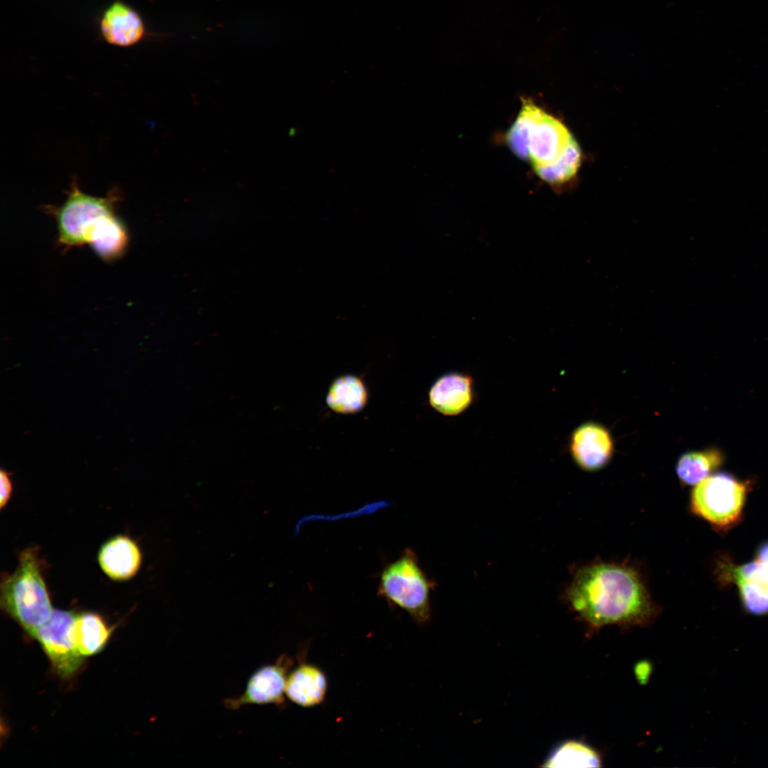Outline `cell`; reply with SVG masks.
Masks as SVG:
<instances>
[{
    "label": "cell",
    "mask_w": 768,
    "mask_h": 768,
    "mask_svg": "<svg viewBox=\"0 0 768 768\" xmlns=\"http://www.w3.org/2000/svg\"><path fill=\"white\" fill-rule=\"evenodd\" d=\"M570 606L588 624H644L655 607L639 575L619 564L598 562L575 574L567 590Z\"/></svg>",
    "instance_id": "1"
},
{
    "label": "cell",
    "mask_w": 768,
    "mask_h": 768,
    "mask_svg": "<svg viewBox=\"0 0 768 768\" xmlns=\"http://www.w3.org/2000/svg\"><path fill=\"white\" fill-rule=\"evenodd\" d=\"M505 137L513 154L549 183L569 181L580 168L581 151L570 132L529 99H522L521 109Z\"/></svg>",
    "instance_id": "2"
},
{
    "label": "cell",
    "mask_w": 768,
    "mask_h": 768,
    "mask_svg": "<svg viewBox=\"0 0 768 768\" xmlns=\"http://www.w3.org/2000/svg\"><path fill=\"white\" fill-rule=\"evenodd\" d=\"M14 572L3 576L1 607L31 636L50 617L53 609L43 580L37 548L23 550Z\"/></svg>",
    "instance_id": "3"
},
{
    "label": "cell",
    "mask_w": 768,
    "mask_h": 768,
    "mask_svg": "<svg viewBox=\"0 0 768 768\" xmlns=\"http://www.w3.org/2000/svg\"><path fill=\"white\" fill-rule=\"evenodd\" d=\"M432 586L420 567L415 553L406 549L383 568L378 594L389 604L407 612L417 624L425 625L430 620Z\"/></svg>",
    "instance_id": "4"
},
{
    "label": "cell",
    "mask_w": 768,
    "mask_h": 768,
    "mask_svg": "<svg viewBox=\"0 0 768 768\" xmlns=\"http://www.w3.org/2000/svg\"><path fill=\"white\" fill-rule=\"evenodd\" d=\"M119 199L115 189L97 197L83 192L73 181L61 206L46 207L56 222L58 244L64 250L86 244L92 227L104 215L115 212Z\"/></svg>",
    "instance_id": "5"
},
{
    "label": "cell",
    "mask_w": 768,
    "mask_h": 768,
    "mask_svg": "<svg viewBox=\"0 0 768 768\" xmlns=\"http://www.w3.org/2000/svg\"><path fill=\"white\" fill-rule=\"evenodd\" d=\"M747 484L727 473L710 475L694 487L690 508L718 528H727L741 518Z\"/></svg>",
    "instance_id": "6"
},
{
    "label": "cell",
    "mask_w": 768,
    "mask_h": 768,
    "mask_svg": "<svg viewBox=\"0 0 768 768\" xmlns=\"http://www.w3.org/2000/svg\"><path fill=\"white\" fill-rule=\"evenodd\" d=\"M76 614L53 609L50 618L31 636L39 642L55 672L64 678L78 671L84 661L75 641Z\"/></svg>",
    "instance_id": "7"
},
{
    "label": "cell",
    "mask_w": 768,
    "mask_h": 768,
    "mask_svg": "<svg viewBox=\"0 0 768 768\" xmlns=\"http://www.w3.org/2000/svg\"><path fill=\"white\" fill-rule=\"evenodd\" d=\"M292 665V658L282 654L274 663L260 666L249 678L245 691L224 700L223 705L237 710L247 705H283L288 671Z\"/></svg>",
    "instance_id": "8"
},
{
    "label": "cell",
    "mask_w": 768,
    "mask_h": 768,
    "mask_svg": "<svg viewBox=\"0 0 768 768\" xmlns=\"http://www.w3.org/2000/svg\"><path fill=\"white\" fill-rule=\"evenodd\" d=\"M98 26L102 39L119 47L135 46L148 34L141 14L122 0L114 1L103 10Z\"/></svg>",
    "instance_id": "9"
},
{
    "label": "cell",
    "mask_w": 768,
    "mask_h": 768,
    "mask_svg": "<svg viewBox=\"0 0 768 768\" xmlns=\"http://www.w3.org/2000/svg\"><path fill=\"white\" fill-rule=\"evenodd\" d=\"M570 454L577 464L587 471L604 466L614 452V442L609 430L596 422L577 427L570 439Z\"/></svg>",
    "instance_id": "10"
},
{
    "label": "cell",
    "mask_w": 768,
    "mask_h": 768,
    "mask_svg": "<svg viewBox=\"0 0 768 768\" xmlns=\"http://www.w3.org/2000/svg\"><path fill=\"white\" fill-rule=\"evenodd\" d=\"M474 398L472 377L461 372L441 375L432 385L428 393L432 407L447 416L461 414L471 405Z\"/></svg>",
    "instance_id": "11"
},
{
    "label": "cell",
    "mask_w": 768,
    "mask_h": 768,
    "mask_svg": "<svg viewBox=\"0 0 768 768\" xmlns=\"http://www.w3.org/2000/svg\"><path fill=\"white\" fill-rule=\"evenodd\" d=\"M720 568L738 587L744 609L753 615L768 614V581L762 565L755 560L742 565L725 562Z\"/></svg>",
    "instance_id": "12"
},
{
    "label": "cell",
    "mask_w": 768,
    "mask_h": 768,
    "mask_svg": "<svg viewBox=\"0 0 768 768\" xmlns=\"http://www.w3.org/2000/svg\"><path fill=\"white\" fill-rule=\"evenodd\" d=\"M142 553L137 544L126 535H118L101 546L97 560L103 572L117 581L127 580L139 571Z\"/></svg>",
    "instance_id": "13"
},
{
    "label": "cell",
    "mask_w": 768,
    "mask_h": 768,
    "mask_svg": "<svg viewBox=\"0 0 768 768\" xmlns=\"http://www.w3.org/2000/svg\"><path fill=\"white\" fill-rule=\"evenodd\" d=\"M327 688L326 676L318 666L300 661L287 676L285 695L299 706L311 708L323 703Z\"/></svg>",
    "instance_id": "14"
},
{
    "label": "cell",
    "mask_w": 768,
    "mask_h": 768,
    "mask_svg": "<svg viewBox=\"0 0 768 768\" xmlns=\"http://www.w3.org/2000/svg\"><path fill=\"white\" fill-rule=\"evenodd\" d=\"M129 242L127 226L114 212L104 215L95 223L86 244L102 260L112 262L124 255Z\"/></svg>",
    "instance_id": "15"
},
{
    "label": "cell",
    "mask_w": 768,
    "mask_h": 768,
    "mask_svg": "<svg viewBox=\"0 0 768 768\" xmlns=\"http://www.w3.org/2000/svg\"><path fill=\"white\" fill-rule=\"evenodd\" d=\"M113 629L94 612L77 614L74 633L80 654L85 658L101 652L107 644Z\"/></svg>",
    "instance_id": "16"
},
{
    "label": "cell",
    "mask_w": 768,
    "mask_h": 768,
    "mask_svg": "<svg viewBox=\"0 0 768 768\" xmlns=\"http://www.w3.org/2000/svg\"><path fill=\"white\" fill-rule=\"evenodd\" d=\"M326 403L334 411L354 413L362 410L368 400V392L363 380L353 375L336 378L326 395Z\"/></svg>",
    "instance_id": "17"
},
{
    "label": "cell",
    "mask_w": 768,
    "mask_h": 768,
    "mask_svg": "<svg viewBox=\"0 0 768 768\" xmlns=\"http://www.w3.org/2000/svg\"><path fill=\"white\" fill-rule=\"evenodd\" d=\"M724 462L722 452L716 448L683 454L678 459L676 472L685 485H696L719 468Z\"/></svg>",
    "instance_id": "18"
},
{
    "label": "cell",
    "mask_w": 768,
    "mask_h": 768,
    "mask_svg": "<svg viewBox=\"0 0 768 768\" xmlns=\"http://www.w3.org/2000/svg\"><path fill=\"white\" fill-rule=\"evenodd\" d=\"M598 754L580 742L568 741L556 747L548 756L543 766L547 767H600Z\"/></svg>",
    "instance_id": "19"
},
{
    "label": "cell",
    "mask_w": 768,
    "mask_h": 768,
    "mask_svg": "<svg viewBox=\"0 0 768 768\" xmlns=\"http://www.w3.org/2000/svg\"><path fill=\"white\" fill-rule=\"evenodd\" d=\"M0 508H3L9 502L13 489L10 473L3 469L0 471Z\"/></svg>",
    "instance_id": "20"
},
{
    "label": "cell",
    "mask_w": 768,
    "mask_h": 768,
    "mask_svg": "<svg viewBox=\"0 0 768 768\" xmlns=\"http://www.w3.org/2000/svg\"><path fill=\"white\" fill-rule=\"evenodd\" d=\"M756 560L759 562L767 570H768V542L764 543L758 549Z\"/></svg>",
    "instance_id": "21"
}]
</instances>
